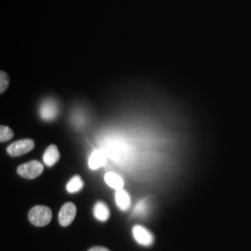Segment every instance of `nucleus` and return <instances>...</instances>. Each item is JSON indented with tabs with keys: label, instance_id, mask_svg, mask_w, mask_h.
<instances>
[{
	"label": "nucleus",
	"instance_id": "obj_1",
	"mask_svg": "<svg viewBox=\"0 0 251 251\" xmlns=\"http://www.w3.org/2000/svg\"><path fill=\"white\" fill-rule=\"evenodd\" d=\"M28 219L32 225L43 227L51 222L52 211L49 206H34L28 213Z\"/></svg>",
	"mask_w": 251,
	"mask_h": 251
},
{
	"label": "nucleus",
	"instance_id": "obj_2",
	"mask_svg": "<svg viewBox=\"0 0 251 251\" xmlns=\"http://www.w3.org/2000/svg\"><path fill=\"white\" fill-rule=\"evenodd\" d=\"M44 171V167L41 162L37 160H32L19 166L17 172L19 175L25 179H36L42 174Z\"/></svg>",
	"mask_w": 251,
	"mask_h": 251
},
{
	"label": "nucleus",
	"instance_id": "obj_3",
	"mask_svg": "<svg viewBox=\"0 0 251 251\" xmlns=\"http://www.w3.org/2000/svg\"><path fill=\"white\" fill-rule=\"evenodd\" d=\"M35 148V142L31 139L20 140L10 144L7 148V152L11 156H20L32 151Z\"/></svg>",
	"mask_w": 251,
	"mask_h": 251
},
{
	"label": "nucleus",
	"instance_id": "obj_4",
	"mask_svg": "<svg viewBox=\"0 0 251 251\" xmlns=\"http://www.w3.org/2000/svg\"><path fill=\"white\" fill-rule=\"evenodd\" d=\"M76 215V206L71 202L65 203L59 212V223L62 226L71 225Z\"/></svg>",
	"mask_w": 251,
	"mask_h": 251
},
{
	"label": "nucleus",
	"instance_id": "obj_5",
	"mask_svg": "<svg viewBox=\"0 0 251 251\" xmlns=\"http://www.w3.org/2000/svg\"><path fill=\"white\" fill-rule=\"evenodd\" d=\"M132 234L135 240L143 246H151L153 243V235L145 227L135 225L132 228Z\"/></svg>",
	"mask_w": 251,
	"mask_h": 251
},
{
	"label": "nucleus",
	"instance_id": "obj_6",
	"mask_svg": "<svg viewBox=\"0 0 251 251\" xmlns=\"http://www.w3.org/2000/svg\"><path fill=\"white\" fill-rule=\"evenodd\" d=\"M59 108L53 100H46L40 107V117L46 121L53 120L58 116Z\"/></svg>",
	"mask_w": 251,
	"mask_h": 251
},
{
	"label": "nucleus",
	"instance_id": "obj_7",
	"mask_svg": "<svg viewBox=\"0 0 251 251\" xmlns=\"http://www.w3.org/2000/svg\"><path fill=\"white\" fill-rule=\"evenodd\" d=\"M106 160H107V156L105 152L101 150H95L90 155L89 159V167L92 171L98 170L99 168L105 165Z\"/></svg>",
	"mask_w": 251,
	"mask_h": 251
},
{
	"label": "nucleus",
	"instance_id": "obj_8",
	"mask_svg": "<svg viewBox=\"0 0 251 251\" xmlns=\"http://www.w3.org/2000/svg\"><path fill=\"white\" fill-rule=\"evenodd\" d=\"M60 159V152L58 150V147L54 144L50 145L43 155V162L46 166L52 167Z\"/></svg>",
	"mask_w": 251,
	"mask_h": 251
},
{
	"label": "nucleus",
	"instance_id": "obj_9",
	"mask_svg": "<svg viewBox=\"0 0 251 251\" xmlns=\"http://www.w3.org/2000/svg\"><path fill=\"white\" fill-rule=\"evenodd\" d=\"M93 214L100 222H106L110 218V210L104 202L98 201L93 208Z\"/></svg>",
	"mask_w": 251,
	"mask_h": 251
},
{
	"label": "nucleus",
	"instance_id": "obj_10",
	"mask_svg": "<svg viewBox=\"0 0 251 251\" xmlns=\"http://www.w3.org/2000/svg\"><path fill=\"white\" fill-rule=\"evenodd\" d=\"M116 203L121 210H126L131 205V200L128 193L124 189L117 190L116 193Z\"/></svg>",
	"mask_w": 251,
	"mask_h": 251
},
{
	"label": "nucleus",
	"instance_id": "obj_11",
	"mask_svg": "<svg viewBox=\"0 0 251 251\" xmlns=\"http://www.w3.org/2000/svg\"><path fill=\"white\" fill-rule=\"evenodd\" d=\"M105 182L108 185L115 190H120L124 187V179H122L119 175L114 172H107L104 176Z\"/></svg>",
	"mask_w": 251,
	"mask_h": 251
},
{
	"label": "nucleus",
	"instance_id": "obj_12",
	"mask_svg": "<svg viewBox=\"0 0 251 251\" xmlns=\"http://www.w3.org/2000/svg\"><path fill=\"white\" fill-rule=\"evenodd\" d=\"M83 186H84V182H83V180L81 179L80 176L75 175L67 183L66 190H67L68 193L74 194V193L79 192L81 189L83 188Z\"/></svg>",
	"mask_w": 251,
	"mask_h": 251
},
{
	"label": "nucleus",
	"instance_id": "obj_13",
	"mask_svg": "<svg viewBox=\"0 0 251 251\" xmlns=\"http://www.w3.org/2000/svg\"><path fill=\"white\" fill-rule=\"evenodd\" d=\"M148 207H149V205H148L147 200L143 199L137 203L134 210H133V214L136 216L145 215L148 210Z\"/></svg>",
	"mask_w": 251,
	"mask_h": 251
},
{
	"label": "nucleus",
	"instance_id": "obj_14",
	"mask_svg": "<svg viewBox=\"0 0 251 251\" xmlns=\"http://www.w3.org/2000/svg\"><path fill=\"white\" fill-rule=\"evenodd\" d=\"M13 131L9 126H0V141L1 143L8 142L12 137H13Z\"/></svg>",
	"mask_w": 251,
	"mask_h": 251
},
{
	"label": "nucleus",
	"instance_id": "obj_15",
	"mask_svg": "<svg viewBox=\"0 0 251 251\" xmlns=\"http://www.w3.org/2000/svg\"><path fill=\"white\" fill-rule=\"evenodd\" d=\"M9 84V75L4 71L0 72V92L3 93L8 89Z\"/></svg>",
	"mask_w": 251,
	"mask_h": 251
},
{
	"label": "nucleus",
	"instance_id": "obj_16",
	"mask_svg": "<svg viewBox=\"0 0 251 251\" xmlns=\"http://www.w3.org/2000/svg\"><path fill=\"white\" fill-rule=\"evenodd\" d=\"M88 251H110L106 248H103V247H99V246H97V247H93V248H91Z\"/></svg>",
	"mask_w": 251,
	"mask_h": 251
}]
</instances>
